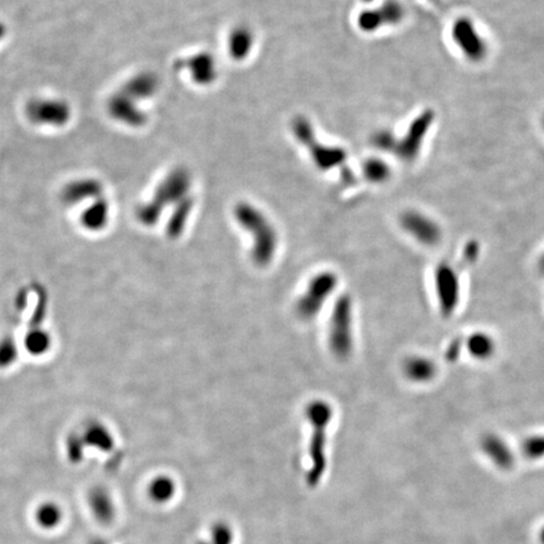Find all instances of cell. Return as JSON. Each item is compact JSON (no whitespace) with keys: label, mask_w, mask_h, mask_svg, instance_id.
<instances>
[{"label":"cell","mask_w":544,"mask_h":544,"mask_svg":"<svg viewBox=\"0 0 544 544\" xmlns=\"http://www.w3.org/2000/svg\"><path fill=\"white\" fill-rule=\"evenodd\" d=\"M235 216L237 222L254 237L251 259L254 265L259 267L268 266L278 250L276 229L267 219V217L261 213V210L247 203L238 204L236 207Z\"/></svg>","instance_id":"obj_1"},{"label":"cell","mask_w":544,"mask_h":544,"mask_svg":"<svg viewBox=\"0 0 544 544\" xmlns=\"http://www.w3.org/2000/svg\"><path fill=\"white\" fill-rule=\"evenodd\" d=\"M306 419L311 426V441H310V458L311 469L309 477L311 482H318L327 466L325 446H327V431L329 423L333 419L332 406L322 400H315L308 404L305 409Z\"/></svg>","instance_id":"obj_2"},{"label":"cell","mask_w":544,"mask_h":544,"mask_svg":"<svg viewBox=\"0 0 544 544\" xmlns=\"http://www.w3.org/2000/svg\"><path fill=\"white\" fill-rule=\"evenodd\" d=\"M353 305L351 297L336 300L329 322V346L336 358L346 359L353 351Z\"/></svg>","instance_id":"obj_3"},{"label":"cell","mask_w":544,"mask_h":544,"mask_svg":"<svg viewBox=\"0 0 544 544\" xmlns=\"http://www.w3.org/2000/svg\"><path fill=\"white\" fill-rule=\"evenodd\" d=\"M189 188V177L184 170H174L167 179L161 183L153 202L142 207L139 212L140 219L145 223H154L161 215V210L169 203L186 197Z\"/></svg>","instance_id":"obj_4"},{"label":"cell","mask_w":544,"mask_h":544,"mask_svg":"<svg viewBox=\"0 0 544 544\" xmlns=\"http://www.w3.org/2000/svg\"><path fill=\"white\" fill-rule=\"evenodd\" d=\"M338 286V278L334 272L324 271L311 278L306 290L297 303V315L304 320L315 318L328 297Z\"/></svg>","instance_id":"obj_5"},{"label":"cell","mask_w":544,"mask_h":544,"mask_svg":"<svg viewBox=\"0 0 544 544\" xmlns=\"http://www.w3.org/2000/svg\"><path fill=\"white\" fill-rule=\"evenodd\" d=\"M433 284L440 311L444 318H450L455 314L461 299L458 271L447 262L440 264L433 273Z\"/></svg>","instance_id":"obj_6"},{"label":"cell","mask_w":544,"mask_h":544,"mask_svg":"<svg viewBox=\"0 0 544 544\" xmlns=\"http://www.w3.org/2000/svg\"><path fill=\"white\" fill-rule=\"evenodd\" d=\"M451 36L461 53L471 62H482L488 55V43L470 18L456 19L452 25Z\"/></svg>","instance_id":"obj_7"},{"label":"cell","mask_w":544,"mask_h":544,"mask_svg":"<svg viewBox=\"0 0 544 544\" xmlns=\"http://www.w3.org/2000/svg\"><path fill=\"white\" fill-rule=\"evenodd\" d=\"M433 121H435V112L433 110H425L414 118V123L409 126L407 134L404 135L402 140L396 142L393 136L390 151L396 153L403 161H414L417 155L420 154L423 139L426 137Z\"/></svg>","instance_id":"obj_8"},{"label":"cell","mask_w":544,"mask_h":544,"mask_svg":"<svg viewBox=\"0 0 544 544\" xmlns=\"http://www.w3.org/2000/svg\"><path fill=\"white\" fill-rule=\"evenodd\" d=\"M400 223L408 235L421 245L433 247L442 240V229L439 223L419 210L404 212L400 218Z\"/></svg>","instance_id":"obj_9"},{"label":"cell","mask_w":544,"mask_h":544,"mask_svg":"<svg viewBox=\"0 0 544 544\" xmlns=\"http://www.w3.org/2000/svg\"><path fill=\"white\" fill-rule=\"evenodd\" d=\"M25 111L33 124L63 126L71 118V109L62 100H32Z\"/></svg>","instance_id":"obj_10"},{"label":"cell","mask_w":544,"mask_h":544,"mask_svg":"<svg viewBox=\"0 0 544 544\" xmlns=\"http://www.w3.org/2000/svg\"><path fill=\"white\" fill-rule=\"evenodd\" d=\"M107 110L115 120L132 128H139L147 121L145 114L136 107L135 101L123 93H116L109 100Z\"/></svg>","instance_id":"obj_11"},{"label":"cell","mask_w":544,"mask_h":544,"mask_svg":"<svg viewBox=\"0 0 544 544\" xmlns=\"http://www.w3.org/2000/svg\"><path fill=\"white\" fill-rule=\"evenodd\" d=\"M403 15H404V11L401 4L390 0L377 11L362 14L359 23L365 31H372V29H377L381 25H396L402 20Z\"/></svg>","instance_id":"obj_12"},{"label":"cell","mask_w":544,"mask_h":544,"mask_svg":"<svg viewBox=\"0 0 544 544\" xmlns=\"http://www.w3.org/2000/svg\"><path fill=\"white\" fill-rule=\"evenodd\" d=\"M403 373L414 383H428L436 377L437 365L425 355H411L403 363Z\"/></svg>","instance_id":"obj_13"},{"label":"cell","mask_w":544,"mask_h":544,"mask_svg":"<svg viewBox=\"0 0 544 544\" xmlns=\"http://www.w3.org/2000/svg\"><path fill=\"white\" fill-rule=\"evenodd\" d=\"M482 450L498 468L510 469L513 466V452L501 436L495 433L485 435L482 440Z\"/></svg>","instance_id":"obj_14"},{"label":"cell","mask_w":544,"mask_h":544,"mask_svg":"<svg viewBox=\"0 0 544 544\" xmlns=\"http://www.w3.org/2000/svg\"><path fill=\"white\" fill-rule=\"evenodd\" d=\"M102 192L99 180L81 179L69 183L63 192V197L69 203H77L86 198H95Z\"/></svg>","instance_id":"obj_15"},{"label":"cell","mask_w":544,"mask_h":544,"mask_svg":"<svg viewBox=\"0 0 544 544\" xmlns=\"http://www.w3.org/2000/svg\"><path fill=\"white\" fill-rule=\"evenodd\" d=\"M466 349L471 357L479 360H487L494 355L496 343L494 338L487 332H475L466 339Z\"/></svg>","instance_id":"obj_16"},{"label":"cell","mask_w":544,"mask_h":544,"mask_svg":"<svg viewBox=\"0 0 544 544\" xmlns=\"http://www.w3.org/2000/svg\"><path fill=\"white\" fill-rule=\"evenodd\" d=\"M158 88V80L154 74H140L132 77L124 86L123 93L130 99H145L151 96Z\"/></svg>","instance_id":"obj_17"},{"label":"cell","mask_w":544,"mask_h":544,"mask_svg":"<svg viewBox=\"0 0 544 544\" xmlns=\"http://www.w3.org/2000/svg\"><path fill=\"white\" fill-rule=\"evenodd\" d=\"M109 217V205L105 200H97L87 208L85 215L82 217V221L88 229H97L105 226Z\"/></svg>","instance_id":"obj_18"},{"label":"cell","mask_w":544,"mask_h":544,"mask_svg":"<svg viewBox=\"0 0 544 544\" xmlns=\"http://www.w3.org/2000/svg\"><path fill=\"white\" fill-rule=\"evenodd\" d=\"M193 68V74L194 79L200 82V83H207L210 80L215 79V63L213 60L207 55H200V56L193 58V63L191 62V69Z\"/></svg>","instance_id":"obj_19"},{"label":"cell","mask_w":544,"mask_h":544,"mask_svg":"<svg viewBox=\"0 0 544 544\" xmlns=\"http://www.w3.org/2000/svg\"><path fill=\"white\" fill-rule=\"evenodd\" d=\"M174 484L170 479L161 476L155 479L149 487V495L155 501H167L173 496Z\"/></svg>","instance_id":"obj_20"},{"label":"cell","mask_w":544,"mask_h":544,"mask_svg":"<svg viewBox=\"0 0 544 544\" xmlns=\"http://www.w3.org/2000/svg\"><path fill=\"white\" fill-rule=\"evenodd\" d=\"M365 174L372 183H383L384 180L390 178V170L384 161L369 159L365 163Z\"/></svg>","instance_id":"obj_21"},{"label":"cell","mask_w":544,"mask_h":544,"mask_svg":"<svg viewBox=\"0 0 544 544\" xmlns=\"http://www.w3.org/2000/svg\"><path fill=\"white\" fill-rule=\"evenodd\" d=\"M251 34L246 29H237L229 39V50L235 57L246 56L251 47Z\"/></svg>","instance_id":"obj_22"},{"label":"cell","mask_w":544,"mask_h":544,"mask_svg":"<svg viewBox=\"0 0 544 544\" xmlns=\"http://www.w3.org/2000/svg\"><path fill=\"white\" fill-rule=\"evenodd\" d=\"M61 514H60V509L56 505L46 504V505L38 508L36 518H37L39 526L52 529V528L58 526L61 517H62Z\"/></svg>","instance_id":"obj_23"},{"label":"cell","mask_w":544,"mask_h":544,"mask_svg":"<svg viewBox=\"0 0 544 544\" xmlns=\"http://www.w3.org/2000/svg\"><path fill=\"white\" fill-rule=\"evenodd\" d=\"M192 202L189 199H186L182 205H180L178 210H175L174 217L170 221L169 224V235L175 236L180 235L182 229L186 226V218L189 216V212L192 210Z\"/></svg>","instance_id":"obj_24"},{"label":"cell","mask_w":544,"mask_h":544,"mask_svg":"<svg viewBox=\"0 0 544 544\" xmlns=\"http://www.w3.org/2000/svg\"><path fill=\"white\" fill-rule=\"evenodd\" d=\"M523 451L528 458H539L544 456V435L532 436L523 444Z\"/></svg>","instance_id":"obj_25"},{"label":"cell","mask_w":544,"mask_h":544,"mask_svg":"<svg viewBox=\"0 0 544 544\" xmlns=\"http://www.w3.org/2000/svg\"><path fill=\"white\" fill-rule=\"evenodd\" d=\"M538 270L542 275L544 276V252L542 254V256L539 257L538 260Z\"/></svg>","instance_id":"obj_26"},{"label":"cell","mask_w":544,"mask_h":544,"mask_svg":"<svg viewBox=\"0 0 544 544\" xmlns=\"http://www.w3.org/2000/svg\"><path fill=\"white\" fill-rule=\"evenodd\" d=\"M6 25H3V23H0V39H3L4 38V36H6Z\"/></svg>","instance_id":"obj_27"},{"label":"cell","mask_w":544,"mask_h":544,"mask_svg":"<svg viewBox=\"0 0 544 544\" xmlns=\"http://www.w3.org/2000/svg\"><path fill=\"white\" fill-rule=\"evenodd\" d=\"M540 540H542V544H544V528L542 529V532H540Z\"/></svg>","instance_id":"obj_28"},{"label":"cell","mask_w":544,"mask_h":544,"mask_svg":"<svg viewBox=\"0 0 544 544\" xmlns=\"http://www.w3.org/2000/svg\"><path fill=\"white\" fill-rule=\"evenodd\" d=\"M543 126H544V118H543Z\"/></svg>","instance_id":"obj_29"}]
</instances>
